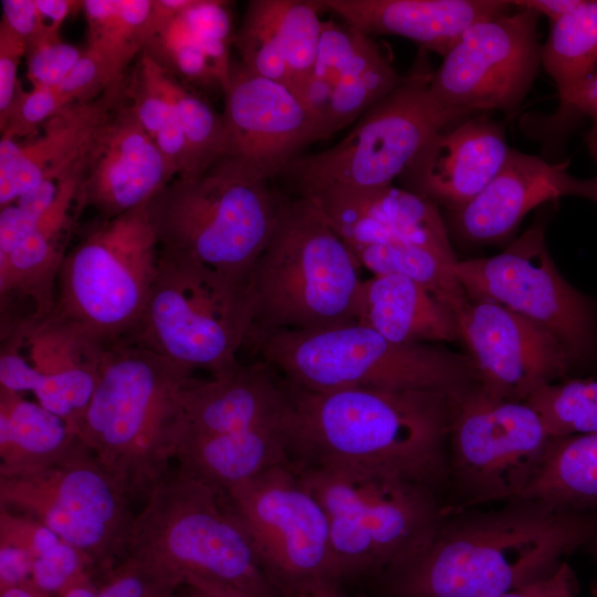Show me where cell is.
Returning a JSON list of instances; mask_svg holds the SVG:
<instances>
[{
    "label": "cell",
    "instance_id": "obj_18",
    "mask_svg": "<svg viewBox=\"0 0 597 597\" xmlns=\"http://www.w3.org/2000/svg\"><path fill=\"white\" fill-rule=\"evenodd\" d=\"M224 145L208 172L250 182H269L312 143L317 122L289 87L231 64L223 90Z\"/></svg>",
    "mask_w": 597,
    "mask_h": 597
},
{
    "label": "cell",
    "instance_id": "obj_48",
    "mask_svg": "<svg viewBox=\"0 0 597 597\" xmlns=\"http://www.w3.org/2000/svg\"><path fill=\"white\" fill-rule=\"evenodd\" d=\"M578 582L564 561L553 572L500 597H577Z\"/></svg>",
    "mask_w": 597,
    "mask_h": 597
},
{
    "label": "cell",
    "instance_id": "obj_5",
    "mask_svg": "<svg viewBox=\"0 0 597 597\" xmlns=\"http://www.w3.org/2000/svg\"><path fill=\"white\" fill-rule=\"evenodd\" d=\"M287 383L308 390L383 388L460 399L478 385L469 355L433 344H400L357 322L281 331L254 348Z\"/></svg>",
    "mask_w": 597,
    "mask_h": 597
},
{
    "label": "cell",
    "instance_id": "obj_8",
    "mask_svg": "<svg viewBox=\"0 0 597 597\" xmlns=\"http://www.w3.org/2000/svg\"><path fill=\"white\" fill-rule=\"evenodd\" d=\"M432 73L427 51L420 49L410 72L343 139L294 159L279 176L293 197L331 187L391 185L434 133L465 118L433 96Z\"/></svg>",
    "mask_w": 597,
    "mask_h": 597
},
{
    "label": "cell",
    "instance_id": "obj_33",
    "mask_svg": "<svg viewBox=\"0 0 597 597\" xmlns=\"http://www.w3.org/2000/svg\"><path fill=\"white\" fill-rule=\"evenodd\" d=\"M402 80L385 56L365 72L327 84L310 80L300 94L314 115L321 139L355 123L373 105L388 95Z\"/></svg>",
    "mask_w": 597,
    "mask_h": 597
},
{
    "label": "cell",
    "instance_id": "obj_39",
    "mask_svg": "<svg viewBox=\"0 0 597 597\" xmlns=\"http://www.w3.org/2000/svg\"><path fill=\"white\" fill-rule=\"evenodd\" d=\"M552 437L597 433V377L566 378L526 400Z\"/></svg>",
    "mask_w": 597,
    "mask_h": 597
},
{
    "label": "cell",
    "instance_id": "obj_26",
    "mask_svg": "<svg viewBox=\"0 0 597 597\" xmlns=\"http://www.w3.org/2000/svg\"><path fill=\"white\" fill-rule=\"evenodd\" d=\"M285 407L282 376L261 359L208 380L191 378L180 392V439L279 426Z\"/></svg>",
    "mask_w": 597,
    "mask_h": 597
},
{
    "label": "cell",
    "instance_id": "obj_51",
    "mask_svg": "<svg viewBox=\"0 0 597 597\" xmlns=\"http://www.w3.org/2000/svg\"><path fill=\"white\" fill-rule=\"evenodd\" d=\"M583 0H522L513 1L520 9L531 10L547 17L551 23L576 9Z\"/></svg>",
    "mask_w": 597,
    "mask_h": 597
},
{
    "label": "cell",
    "instance_id": "obj_55",
    "mask_svg": "<svg viewBox=\"0 0 597 597\" xmlns=\"http://www.w3.org/2000/svg\"><path fill=\"white\" fill-rule=\"evenodd\" d=\"M296 597H349L342 588L341 582H331L310 589Z\"/></svg>",
    "mask_w": 597,
    "mask_h": 597
},
{
    "label": "cell",
    "instance_id": "obj_59",
    "mask_svg": "<svg viewBox=\"0 0 597 597\" xmlns=\"http://www.w3.org/2000/svg\"><path fill=\"white\" fill-rule=\"evenodd\" d=\"M587 547L590 548V552H591V554L594 556V559H595V563L597 565V537L593 542H590L587 545ZM594 595H595V597H597V584L594 587Z\"/></svg>",
    "mask_w": 597,
    "mask_h": 597
},
{
    "label": "cell",
    "instance_id": "obj_10",
    "mask_svg": "<svg viewBox=\"0 0 597 597\" xmlns=\"http://www.w3.org/2000/svg\"><path fill=\"white\" fill-rule=\"evenodd\" d=\"M248 284L160 250L143 315L124 339L192 370L222 376L240 365L251 327Z\"/></svg>",
    "mask_w": 597,
    "mask_h": 597
},
{
    "label": "cell",
    "instance_id": "obj_20",
    "mask_svg": "<svg viewBox=\"0 0 597 597\" xmlns=\"http://www.w3.org/2000/svg\"><path fill=\"white\" fill-rule=\"evenodd\" d=\"M454 316L478 387L491 398L526 401L577 366L557 337L501 304L469 298Z\"/></svg>",
    "mask_w": 597,
    "mask_h": 597
},
{
    "label": "cell",
    "instance_id": "obj_14",
    "mask_svg": "<svg viewBox=\"0 0 597 597\" xmlns=\"http://www.w3.org/2000/svg\"><path fill=\"white\" fill-rule=\"evenodd\" d=\"M130 495L82 444L27 476L0 478V505L23 511L95 564L125 556L135 514Z\"/></svg>",
    "mask_w": 597,
    "mask_h": 597
},
{
    "label": "cell",
    "instance_id": "obj_24",
    "mask_svg": "<svg viewBox=\"0 0 597 597\" xmlns=\"http://www.w3.org/2000/svg\"><path fill=\"white\" fill-rule=\"evenodd\" d=\"M569 160L549 164L538 156L510 149L489 185L462 208L451 211L454 231L474 243L502 241L543 202L565 196L596 202L597 180L568 172Z\"/></svg>",
    "mask_w": 597,
    "mask_h": 597
},
{
    "label": "cell",
    "instance_id": "obj_47",
    "mask_svg": "<svg viewBox=\"0 0 597 597\" xmlns=\"http://www.w3.org/2000/svg\"><path fill=\"white\" fill-rule=\"evenodd\" d=\"M25 40L11 29L6 21H0V124L4 122L13 103L18 88V69L25 56Z\"/></svg>",
    "mask_w": 597,
    "mask_h": 597
},
{
    "label": "cell",
    "instance_id": "obj_1",
    "mask_svg": "<svg viewBox=\"0 0 597 597\" xmlns=\"http://www.w3.org/2000/svg\"><path fill=\"white\" fill-rule=\"evenodd\" d=\"M597 537V510L513 499L448 510L429 545L375 577L381 597H500L553 572Z\"/></svg>",
    "mask_w": 597,
    "mask_h": 597
},
{
    "label": "cell",
    "instance_id": "obj_37",
    "mask_svg": "<svg viewBox=\"0 0 597 597\" xmlns=\"http://www.w3.org/2000/svg\"><path fill=\"white\" fill-rule=\"evenodd\" d=\"M153 0H85L86 50L126 75L133 59L142 53L144 32Z\"/></svg>",
    "mask_w": 597,
    "mask_h": 597
},
{
    "label": "cell",
    "instance_id": "obj_6",
    "mask_svg": "<svg viewBox=\"0 0 597 597\" xmlns=\"http://www.w3.org/2000/svg\"><path fill=\"white\" fill-rule=\"evenodd\" d=\"M324 507L342 580L375 578L433 538L447 506L433 489L394 475L342 467H296Z\"/></svg>",
    "mask_w": 597,
    "mask_h": 597
},
{
    "label": "cell",
    "instance_id": "obj_23",
    "mask_svg": "<svg viewBox=\"0 0 597 597\" xmlns=\"http://www.w3.org/2000/svg\"><path fill=\"white\" fill-rule=\"evenodd\" d=\"M129 76L94 100L69 105L22 140L1 136L0 207L42 181H60L84 158L111 113L127 98Z\"/></svg>",
    "mask_w": 597,
    "mask_h": 597
},
{
    "label": "cell",
    "instance_id": "obj_38",
    "mask_svg": "<svg viewBox=\"0 0 597 597\" xmlns=\"http://www.w3.org/2000/svg\"><path fill=\"white\" fill-rule=\"evenodd\" d=\"M185 137V157L176 178L192 179L208 172L220 157L224 145V123L208 102L189 92L169 74Z\"/></svg>",
    "mask_w": 597,
    "mask_h": 597
},
{
    "label": "cell",
    "instance_id": "obj_11",
    "mask_svg": "<svg viewBox=\"0 0 597 597\" xmlns=\"http://www.w3.org/2000/svg\"><path fill=\"white\" fill-rule=\"evenodd\" d=\"M146 206L98 218L60 268L53 312L106 345L136 327L157 275L160 248Z\"/></svg>",
    "mask_w": 597,
    "mask_h": 597
},
{
    "label": "cell",
    "instance_id": "obj_21",
    "mask_svg": "<svg viewBox=\"0 0 597 597\" xmlns=\"http://www.w3.org/2000/svg\"><path fill=\"white\" fill-rule=\"evenodd\" d=\"M177 177L126 98L108 116L86 157L81 182L85 208L108 219L148 203Z\"/></svg>",
    "mask_w": 597,
    "mask_h": 597
},
{
    "label": "cell",
    "instance_id": "obj_56",
    "mask_svg": "<svg viewBox=\"0 0 597 597\" xmlns=\"http://www.w3.org/2000/svg\"><path fill=\"white\" fill-rule=\"evenodd\" d=\"M0 597H49L34 587H13L1 591Z\"/></svg>",
    "mask_w": 597,
    "mask_h": 597
},
{
    "label": "cell",
    "instance_id": "obj_16",
    "mask_svg": "<svg viewBox=\"0 0 597 597\" xmlns=\"http://www.w3.org/2000/svg\"><path fill=\"white\" fill-rule=\"evenodd\" d=\"M538 18L520 9L468 28L433 70V96L463 117L515 111L542 65Z\"/></svg>",
    "mask_w": 597,
    "mask_h": 597
},
{
    "label": "cell",
    "instance_id": "obj_52",
    "mask_svg": "<svg viewBox=\"0 0 597 597\" xmlns=\"http://www.w3.org/2000/svg\"><path fill=\"white\" fill-rule=\"evenodd\" d=\"M44 21L52 28H61L64 20L72 13L82 11L83 1L73 0H35Z\"/></svg>",
    "mask_w": 597,
    "mask_h": 597
},
{
    "label": "cell",
    "instance_id": "obj_50",
    "mask_svg": "<svg viewBox=\"0 0 597 597\" xmlns=\"http://www.w3.org/2000/svg\"><path fill=\"white\" fill-rule=\"evenodd\" d=\"M32 565L33 558L27 552L0 545V591L13 587H34Z\"/></svg>",
    "mask_w": 597,
    "mask_h": 597
},
{
    "label": "cell",
    "instance_id": "obj_44",
    "mask_svg": "<svg viewBox=\"0 0 597 597\" xmlns=\"http://www.w3.org/2000/svg\"><path fill=\"white\" fill-rule=\"evenodd\" d=\"M109 63L92 51L84 53L65 78L56 85L63 107L96 98L105 91L123 81Z\"/></svg>",
    "mask_w": 597,
    "mask_h": 597
},
{
    "label": "cell",
    "instance_id": "obj_57",
    "mask_svg": "<svg viewBox=\"0 0 597 597\" xmlns=\"http://www.w3.org/2000/svg\"><path fill=\"white\" fill-rule=\"evenodd\" d=\"M587 145L591 154V157L597 164V133H588ZM596 180H597V177H596ZM596 202H597V198H596Z\"/></svg>",
    "mask_w": 597,
    "mask_h": 597
},
{
    "label": "cell",
    "instance_id": "obj_4",
    "mask_svg": "<svg viewBox=\"0 0 597 597\" xmlns=\"http://www.w3.org/2000/svg\"><path fill=\"white\" fill-rule=\"evenodd\" d=\"M362 266L310 197H286L248 280L252 349L281 331L356 322Z\"/></svg>",
    "mask_w": 597,
    "mask_h": 597
},
{
    "label": "cell",
    "instance_id": "obj_7",
    "mask_svg": "<svg viewBox=\"0 0 597 597\" xmlns=\"http://www.w3.org/2000/svg\"><path fill=\"white\" fill-rule=\"evenodd\" d=\"M134 516L125 556L168 572L212 578L251 597H282L224 495L179 470L156 482Z\"/></svg>",
    "mask_w": 597,
    "mask_h": 597
},
{
    "label": "cell",
    "instance_id": "obj_35",
    "mask_svg": "<svg viewBox=\"0 0 597 597\" xmlns=\"http://www.w3.org/2000/svg\"><path fill=\"white\" fill-rule=\"evenodd\" d=\"M362 269L408 277L444 303L455 314L468 301L454 264L436 252L408 243L374 244L350 251Z\"/></svg>",
    "mask_w": 597,
    "mask_h": 597
},
{
    "label": "cell",
    "instance_id": "obj_31",
    "mask_svg": "<svg viewBox=\"0 0 597 597\" xmlns=\"http://www.w3.org/2000/svg\"><path fill=\"white\" fill-rule=\"evenodd\" d=\"M310 198L369 218L398 241L429 249L452 263L458 262L438 206L408 190L392 184L331 187Z\"/></svg>",
    "mask_w": 597,
    "mask_h": 597
},
{
    "label": "cell",
    "instance_id": "obj_43",
    "mask_svg": "<svg viewBox=\"0 0 597 597\" xmlns=\"http://www.w3.org/2000/svg\"><path fill=\"white\" fill-rule=\"evenodd\" d=\"M63 108L56 86H33L28 92L20 86L7 118L0 124L1 136L29 138Z\"/></svg>",
    "mask_w": 597,
    "mask_h": 597
},
{
    "label": "cell",
    "instance_id": "obj_12",
    "mask_svg": "<svg viewBox=\"0 0 597 597\" xmlns=\"http://www.w3.org/2000/svg\"><path fill=\"white\" fill-rule=\"evenodd\" d=\"M551 439L526 401L494 399L473 387L455 401L448 436L452 510L521 498Z\"/></svg>",
    "mask_w": 597,
    "mask_h": 597
},
{
    "label": "cell",
    "instance_id": "obj_53",
    "mask_svg": "<svg viewBox=\"0 0 597 597\" xmlns=\"http://www.w3.org/2000/svg\"><path fill=\"white\" fill-rule=\"evenodd\" d=\"M184 584L195 589L202 597H251L228 584L198 575H188Z\"/></svg>",
    "mask_w": 597,
    "mask_h": 597
},
{
    "label": "cell",
    "instance_id": "obj_3",
    "mask_svg": "<svg viewBox=\"0 0 597 597\" xmlns=\"http://www.w3.org/2000/svg\"><path fill=\"white\" fill-rule=\"evenodd\" d=\"M193 371L127 339L106 346L76 433L132 499L170 473L181 433L180 392Z\"/></svg>",
    "mask_w": 597,
    "mask_h": 597
},
{
    "label": "cell",
    "instance_id": "obj_15",
    "mask_svg": "<svg viewBox=\"0 0 597 597\" xmlns=\"http://www.w3.org/2000/svg\"><path fill=\"white\" fill-rule=\"evenodd\" d=\"M454 272L470 300L495 302L545 328L577 365L594 358L596 307L559 273L542 223L496 255L458 260Z\"/></svg>",
    "mask_w": 597,
    "mask_h": 597
},
{
    "label": "cell",
    "instance_id": "obj_25",
    "mask_svg": "<svg viewBox=\"0 0 597 597\" xmlns=\"http://www.w3.org/2000/svg\"><path fill=\"white\" fill-rule=\"evenodd\" d=\"M314 0H251L234 33L240 63L298 96L312 76L323 21Z\"/></svg>",
    "mask_w": 597,
    "mask_h": 597
},
{
    "label": "cell",
    "instance_id": "obj_36",
    "mask_svg": "<svg viewBox=\"0 0 597 597\" xmlns=\"http://www.w3.org/2000/svg\"><path fill=\"white\" fill-rule=\"evenodd\" d=\"M127 100L139 123L174 165L178 176L185 157V137L169 86V73L144 51L129 76Z\"/></svg>",
    "mask_w": 597,
    "mask_h": 597
},
{
    "label": "cell",
    "instance_id": "obj_34",
    "mask_svg": "<svg viewBox=\"0 0 597 597\" xmlns=\"http://www.w3.org/2000/svg\"><path fill=\"white\" fill-rule=\"evenodd\" d=\"M541 60L557 87L562 106L597 70V0H583L551 23Z\"/></svg>",
    "mask_w": 597,
    "mask_h": 597
},
{
    "label": "cell",
    "instance_id": "obj_42",
    "mask_svg": "<svg viewBox=\"0 0 597 597\" xmlns=\"http://www.w3.org/2000/svg\"><path fill=\"white\" fill-rule=\"evenodd\" d=\"M27 76L33 86H56L84 53L61 40L59 32H49L25 43Z\"/></svg>",
    "mask_w": 597,
    "mask_h": 597
},
{
    "label": "cell",
    "instance_id": "obj_32",
    "mask_svg": "<svg viewBox=\"0 0 597 597\" xmlns=\"http://www.w3.org/2000/svg\"><path fill=\"white\" fill-rule=\"evenodd\" d=\"M519 499L597 510V433L552 437L536 474Z\"/></svg>",
    "mask_w": 597,
    "mask_h": 597
},
{
    "label": "cell",
    "instance_id": "obj_30",
    "mask_svg": "<svg viewBox=\"0 0 597 597\" xmlns=\"http://www.w3.org/2000/svg\"><path fill=\"white\" fill-rule=\"evenodd\" d=\"M82 444L63 418L0 387V478L39 473Z\"/></svg>",
    "mask_w": 597,
    "mask_h": 597
},
{
    "label": "cell",
    "instance_id": "obj_19",
    "mask_svg": "<svg viewBox=\"0 0 597 597\" xmlns=\"http://www.w3.org/2000/svg\"><path fill=\"white\" fill-rule=\"evenodd\" d=\"M86 157L60 180L44 210L32 212L12 202L0 207L1 320L53 311L60 268L85 209L81 182Z\"/></svg>",
    "mask_w": 597,
    "mask_h": 597
},
{
    "label": "cell",
    "instance_id": "obj_22",
    "mask_svg": "<svg viewBox=\"0 0 597 597\" xmlns=\"http://www.w3.org/2000/svg\"><path fill=\"white\" fill-rule=\"evenodd\" d=\"M510 149L500 124L468 118L434 133L397 179L400 188L454 211L489 185Z\"/></svg>",
    "mask_w": 597,
    "mask_h": 597
},
{
    "label": "cell",
    "instance_id": "obj_2",
    "mask_svg": "<svg viewBox=\"0 0 597 597\" xmlns=\"http://www.w3.org/2000/svg\"><path fill=\"white\" fill-rule=\"evenodd\" d=\"M283 380L282 427L294 465L359 469L440 495L448 491V436L458 399L383 388L314 391Z\"/></svg>",
    "mask_w": 597,
    "mask_h": 597
},
{
    "label": "cell",
    "instance_id": "obj_45",
    "mask_svg": "<svg viewBox=\"0 0 597 597\" xmlns=\"http://www.w3.org/2000/svg\"><path fill=\"white\" fill-rule=\"evenodd\" d=\"M92 566L94 563L85 553L62 540L55 548L33 561L32 584L40 593L55 597Z\"/></svg>",
    "mask_w": 597,
    "mask_h": 597
},
{
    "label": "cell",
    "instance_id": "obj_40",
    "mask_svg": "<svg viewBox=\"0 0 597 597\" xmlns=\"http://www.w3.org/2000/svg\"><path fill=\"white\" fill-rule=\"evenodd\" d=\"M386 55L373 38L335 21H323L310 80L333 84L370 69ZM308 80V81H310Z\"/></svg>",
    "mask_w": 597,
    "mask_h": 597
},
{
    "label": "cell",
    "instance_id": "obj_13",
    "mask_svg": "<svg viewBox=\"0 0 597 597\" xmlns=\"http://www.w3.org/2000/svg\"><path fill=\"white\" fill-rule=\"evenodd\" d=\"M223 495L282 597L343 583L326 512L292 462L273 467Z\"/></svg>",
    "mask_w": 597,
    "mask_h": 597
},
{
    "label": "cell",
    "instance_id": "obj_49",
    "mask_svg": "<svg viewBox=\"0 0 597 597\" xmlns=\"http://www.w3.org/2000/svg\"><path fill=\"white\" fill-rule=\"evenodd\" d=\"M1 7V19L20 34L25 43L45 33L60 31L44 21L35 0H2Z\"/></svg>",
    "mask_w": 597,
    "mask_h": 597
},
{
    "label": "cell",
    "instance_id": "obj_46",
    "mask_svg": "<svg viewBox=\"0 0 597 597\" xmlns=\"http://www.w3.org/2000/svg\"><path fill=\"white\" fill-rule=\"evenodd\" d=\"M62 540L45 524L29 514L13 513L0 505V545L12 546L33 561L55 548Z\"/></svg>",
    "mask_w": 597,
    "mask_h": 597
},
{
    "label": "cell",
    "instance_id": "obj_27",
    "mask_svg": "<svg viewBox=\"0 0 597 597\" xmlns=\"http://www.w3.org/2000/svg\"><path fill=\"white\" fill-rule=\"evenodd\" d=\"M370 38L400 35L444 56L471 25L512 12L503 0H314Z\"/></svg>",
    "mask_w": 597,
    "mask_h": 597
},
{
    "label": "cell",
    "instance_id": "obj_9",
    "mask_svg": "<svg viewBox=\"0 0 597 597\" xmlns=\"http://www.w3.org/2000/svg\"><path fill=\"white\" fill-rule=\"evenodd\" d=\"M285 199L269 182L207 172L175 178L146 208L160 250L248 284Z\"/></svg>",
    "mask_w": 597,
    "mask_h": 597
},
{
    "label": "cell",
    "instance_id": "obj_41",
    "mask_svg": "<svg viewBox=\"0 0 597 597\" xmlns=\"http://www.w3.org/2000/svg\"><path fill=\"white\" fill-rule=\"evenodd\" d=\"M180 585L179 579L149 563L124 556L111 568L100 597H168Z\"/></svg>",
    "mask_w": 597,
    "mask_h": 597
},
{
    "label": "cell",
    "instance_id": "obj_58",
    "mask_svg": "<svg viewBox=\"0 0 597 597\" xmlns=\"http://www.w3.org/2000/svg\"><path fill=\"white\" fill-rule=\"evenodd\" d=\"M185 586H186V591L177 593L176 590H174L168 597H202L199 593H197L191 587H189L187 585H185Z\"/></svg>",
    "mask_w": 597,
    "mask_h": 597
},
{
    "label": "cell",
    "instance_id": "obj_28",
    "mask_svg": "<svg viewBox=\"0 0 597 597\" xmlns=\"http://www.w3.org/2000/svg\"><path fill=\"white\" fill-rule=\"evenodd\" d=\"M356 322L400 344L460 341L453 312L423 286L397 274L363 280Z\"/></svg>",
    "mask_w": 597,
    "mask_h": 597
},
{
    "label": "cell",
    "instance_id": "obj_17",
    "mask_svg": "<svg viewBox=\"0 0 597 597\" xmlns=\"http://www.w3.org/2000/svg\"><path fill=\"white\" fill-rule=\"evenodd\" d=\"M0 323V387L31 392L76 432L107 345L53 311Z\"/></svg>",
    "mask_w": 597,
    "mask_h": 597
},
{
    "label": "cell",
    "instance_id": "obj_54",
    "mask_svg": "<svg viewBox=\"0 0 597 597\" xmlns=\"http://www.w3.org/2000/svg\"><path fill=\"white\" fill-rule=\"evenodd\" d=\"M55 597H100V588L91 580L85 572L64 586Z\"/></svg>",
    "mask_w": 597,
    "mask_h": 597
},
{
    "label": "cell",
    "instance_id": "obj_29",
    "mask_svg": "<svg viewBox=\"0 0 597 597\" xmlns=\"http://www.w3.org/2000/svg\"><path fill=\"white\" fill-rule=\"evenodd\" d=\"M175 460L180 472L222 494L273 467L291 462L282 425L228 434L182 437Z\"/></svg>",
    "mask_w": 597,
    "mask_h": 597
}]
</instances>
